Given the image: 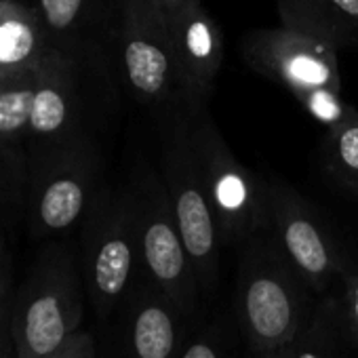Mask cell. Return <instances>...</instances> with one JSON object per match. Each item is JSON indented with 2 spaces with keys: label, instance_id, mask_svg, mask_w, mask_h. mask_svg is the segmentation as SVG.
I'll list each match as a JSON object with an SVG mask.
<instances>
[{
  "label": "cell",
  "instance_id": "obj_11",
  "mask_svg": "<svg viewBox=\"0 0 358 358\" xmlns=\"http://www.w3.org/2000/svg\"><path fill=\"white\" fill-rule=\"evenodd\" d=\"M80 70L83 66L59 49H51L38 66L28 131L30 164L89 135Z\"/></svg>",
  "mask_w": 358,
  "mask_h": 358
},
{
  "label": "cell",
  "instance_id": "obj_15",
  "mask_svg": "<svg viewBox=\"0 0 358 358\" xmlns=\"http://www.w3.org/2000/svg\"><path fill=\"white\" fill-rule=\"evenodd\" d=\"M51 49L32 5L0 0V78L38 70Z\"/></svg>",
  "mask_w": 358,
  "mask_h": 358
},
{
  "label": "cell",
  "instance_id": "obj_18",
  "mask_svg": "<svg viewBox=\"0 0 358 358\" xmlns=\"http://www.w3.org/2000/svg\"><path fill=\"white\" fill-rule=\"evenodd\" d=\"M324 162L339 184L358 194V110L345 122L327 131Z\"/></svg>",
  "mask_w": 358,
  "mask_h": 358
},
{
  "label": "cell",
  "instance_id": "obj_17",
  "mask_svg": "<svg viewBox=\"0 0 358 358\" xmlns=\"http://www.w3.org/2000/svg\"><path fill=\"white\" fill-rule=\"evenodd\" d=\"M345 339L341 329L339 301L335 291L318 297L312 316L291 343L293 358H339V343Z\"/></svg>",
  "mask_w": 358,
  "mask_h": 358
},
{
  "label": "cell",
  "instance_id": "obj_9",
  "mask_svg": "<svg viewBox=\"0 0 358 358\" xmlns=\"http://www.w3.org/2000/svg\"><path fill=\"white\" fill-rule=\"evenodd\" d=\"M270 232L282 247L293 268L318 295L335 291L350 257L331 236L312 205L289 184L268 179Z\"/></svg>",
  "mask_w": 358,
  "mask_h": 358
},
{
  "label": "cell",
  "instance_id": "obj_21",
  "mask_svg": "<svg viewBox=\"0 0 358 358\" xmlns=\"http://www.w3.org/2000/svg\"><path fill=\"white\" fill-rule=\"evenodd\" d=\"M13 268L7 270L0 278V358L15 356V343H13Z\"/></svg>",
  "mask_w": 358,
  "mask_h": 358
},
{
  "label": "cell",
  "instance_id": "obj_16",
  "mask_svg": "<svg viewBox=\"0 0 358 358\" xmlns=\"http://www.w3.org/2000/svg\"><path fill=\"white\" fill-rule=\"evenodd\" d=\"M280 24L337 49L358 43V0H276Z\"/></svg>",
  "mask_w": 358,
  "mask_h": 358
},
{
  "label": "cell",
  "instance_id": "obj_7",
  "mask_svg": "<svg viewBox=\"0 0 358 358\" xmlns=\"http://www.w3.org/2000/svg\"><path fill=\"white\" fill-rule=\"evenodd\" d=\"M99 186V154L91 135L32 162L24 211L32 238L55 241L80 226Z\"/></svg>",
  "mask_w": 358,
  "mask_h": 358
},
{
  "label": "cell",
  "instance_id": "obj_13",
  "mask_svg": "<svg viewBox=\"0 0 358 358\" xmlns=\"http://www.w3.org/2000/svg\"><path fill=\"white\" fill-rule=\"evenodd\" d=\"M166 28L190 106L194 112H205L224 64V32L203 0H188L177 13L166 17Z\"/></svg>",
  "mask_w": 358,
  "mask_h": 358
},
{
  "label": "cell",
  "instance_id": "obj_5",
  "mask_svg": "<svg viewBox=\"0 0 358 358\" xmlns=\"http://www.w3.org/2000/svg\"><path fill=\"white\" fill-rule=\"evenodd\" d=\"M190 139L224 245H243L270 230L268 179L245 166L228 148L207 110L190 118Z\"/></svg>",
  "mask_w": 358,
  "mask_h": 358
},
{
  "label": "cell",
  "instance_id": "obj_27",
  "mask_svg": "<svg viewBox=\"0 0 358 358\" xmlns=\"http://www.w3.org/2000/svg\"><path fill=\"white\" fill-rule=\"evenodd\" d=\"M17 3H24V5H34V0H17Z\"/></svg>",
  "mask_w": 358,
  "mask_h": 358
},
{
  "label": "cell",
  "instance_id": "obj_24",
  "mask_svg": "<svg viewBox=\"0 0 358 358\" xmlns=\"http://www.w3.org/2000/svg\"><path fill=\"white\" fill-rule=\"evenodd\" d=\"M11 268H13V255H11L9 243H7L5 228L0 226V278H3V274Z\"/></svg>",
  "mask_w": 358,
  "mask_h": 358
},
{
  "label": "cell",
  "instance_id": "obj_14",
  "mask_svg": "<svg viewBox=\"0 0 358 358\" xmlns=\"http://www.w3.org/2000/svg\"><path fill=\"white\" fill-rule=\"evenodd\" d=\"M127 348L124 358H177L188 316L179 310L148 276L133 282L127 295Z\"/></svg>",
  "mask_w": 358,
  "mask_h": 358
},
{
  "label": "cell",
  "instance_id": "obj_4",
  "mask_svg": "<svg viewBox=\"0 0 358 358\" xmlns=\"http://www.w3.org/2000/svg\"><path fill=\"white\" fill-rule=\"evenodd\" d=\"M139 266L137 211L129 186L101 182L80 222V272L99 320L127 299Z\"/></svg>",
  "mask_w": 358,
  "mask_h": 358
},
{
  "label": "cell",
  "instance_id": "obj_23",
  "mask_svg": "<svg viewBox=\"0 0 358 358\" xmlns=\"http://www.w3.org/2000/svg\"><path fill=\"white\" fill-rule=\"evenodd\" d=\"M45 358H95V343L93 337L85 331L72 335L62 348L47 354Z\"/></svg>",
  "mask_w": 358,
  "mask_h": 358
},
{
  "label": "cell",
  "instance_id": "obj_20",
  "mask_svg": "<svg viewBox=\"0 0 358 358\" xmlns=\"http://www.w3.org/2000/svg\"><path fill=\"white\" fill-rule=\"evenodd\" d=\"M337 287L339 291H335V295L339 301L341 329H343L345 341L356 345L358 343V266L352 259L345 266Z\"/></svg>",
  "mask_w": 358,
  "mask_h": 358
},
{
  "label": "cell",
  "instance_id": "obj_3",
  "mask_svg": "<svg viewBox=\"0 0 358 358\" xmlns=\"http://www.w3.org/2000/svg\"><path fill=\"white\" fill-rule=\"evenodd\" d=\"M112 64L129 91L143 106L160 131L201 112H194L179 78L166 17L148 0H127L112 45Z\"/></svg>",
  "mask_w": 358,
  "mask_h": 358
},
{
  "label": "cell",
  "instance_id": "obj_6",
  "mask_svg": "<svg viewBox=\"0 0 358 358\" xmlns=\"http://www.w3.org/2000/svg\"><path fill=\"white\" fill-rule=\"evenodd\" d=\"M188 122L190 118H184L160 131V177L171 203L175 224L190 255L201 293H213L220 280L224 238L203 186Z\"/></svg>",
  "mask_w": 358,
  "mask_h": 358
},
{
  "label": "cell",
  "instance_id": "obj_1",
  "mask_svg": "<svg viewBox=\"0 0 358 358\" xmlns=\"http://www.w3.org/2000/svg\"><path fill=\"white\" fill-rule=\"evenodd\" d=\"M234 310L247 348L274 352L293 343L316 306V295L293 268L270 230L241 245Z\"/></svg>",
  "mask_w": 358,
  "mask_h": 358
},
{
  "label": "cell",
  "instance_id": "obj_26",
  "mask_svg": "<svg viewBox=\"0 0 358 358\" xmlns=\"http://www.w3.org/2000/svg\"><path fill=\"white\" fill-rule=\"evenodd\" d=\"M247 358H293V352H291V345L274 350V352H253V350H249Z\"/></svg>",
  "mask_w": 358,
  "mask_h": 358
},
{
  "label": "cell",
  "instance_id": "obj_22",
  "mask_svg": "<svg viewBox=\"0 0 358 358\" xmlns=\"http://www.w3.org/2000/svg\"><path fill=\"white\" fill-rule=\"evenodd\" d=\"M177 358H226V348L222 343V337L213 329H203L186 337Z\"/></svg>",
  "mask_w": 358,
  "mask_h": 358
},
{
  "label": "cell",
  "instance_id": "obj_2",
  "mask_svg": "<svg viewBox=\"0 0 358 358\" xmlns=\"http://www.w3.org/2000/svg\"><path fill=\"white\" fill-rule=\"evenodd\" d=\"M85 280L70 245L45 241L13 297L15 358H45L80 331Z\"/></svg>",
  "mask_w": 358,
  "mask_h": 358
},
{
  "label": "cell",
  "instance_id": "obj_25",
  "mask_svg": "<svg viewBox=\"0 0 358 358\" xmlns=\"http://www.w3.org/2000/svg\"><path fill=\"white\" fill-rule=\"evenodd\" d=\"M150 5H154L164 17H171L173 13H177L179 9H182L188 0H148Z\"/></svg>",
  "mask_w": 358,
  "mask_h": 358
},
{
  "label": "cell",
  "instance_id": "obj_10",
  "mask_svg": "<svg viewBox=\"0 0 358 358\" xmlns=\"http://www.w3.org/2000/svg\"><path fill=\"white\" fill-rule=\"evenodd\" d=\"M339 49L331 43L287 28L253 30L243 41V57L251 70L282 85L291 95L331 87L341 89Z\"/></svg>",
  "mask_w": 358,
  "mask_h": 358
},
{
  "label": "cell",
  "instance_id": "obj_8",
  "mask_svg": "<svg viewBox=\"0 0 358 358\" xmlns=\"http://www.w3.org/2000/svg\"><path fill=\"white\" fill-rule=\"evenodd\" d=\"M129 188L137 211L139 266L143 276L190 318L196 314L203 293L175 224L162 177L152 169H139L133 173Z\"/></svg>",
  "mask_w": 358,
  "mask_h": 358
},
{
  "label": "cell",
  "instance_id": "obj_12",
  "mask_svg": "<svg viewBox=\"0 0 358 358\" xmlns=\"http://www.w3.org/2000/svg\"><path fill=\"white\" fill-rule=\"evenodd\" d=\"M127 0H34L51 47L74 57L83 68L112 66V45Z\"/></svg>",
  "mask_w": 358,
  "mask_h": 358
},
{
  "label": "cell",
  "instance_id": "obj_19",
  "mask_svg": "<svg viewBox=\"0 0 358 358\" xmlns=\"http://www.w3.org/2000/svg\"><path fill=\"white\" fill-rule=\"evenodd\" d=\"M293 97L303 108V112L312 120H316L320 127H324L327 131H331V129L339 127L341 122H345L356 110L352 103H348L341 97V89L316 87V89L297 93Z\"/></svg>",
  "mask_w": 358,
  "mask_h": 358
}]
</instances>
